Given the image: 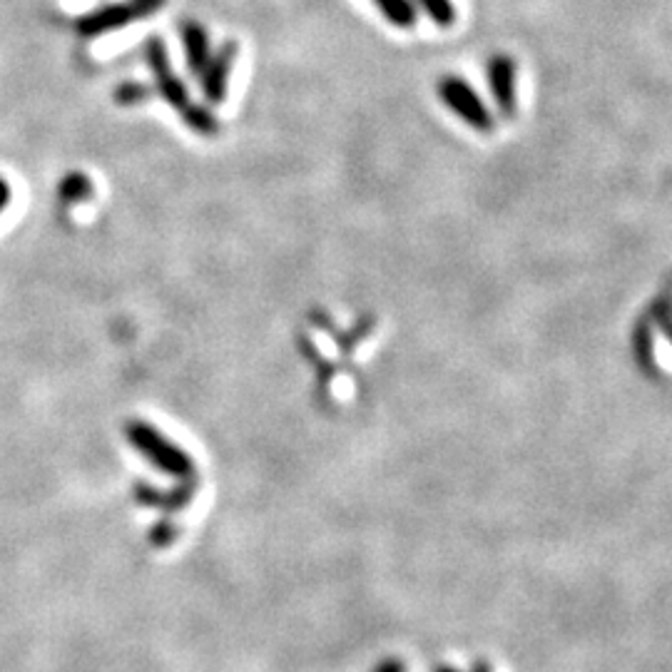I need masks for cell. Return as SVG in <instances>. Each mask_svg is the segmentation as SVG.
<instances>
[{
	"mask_svg": "<svg viewBox=\"0 0 672 672\" xmlns=\"http://www.w3.org/2000/svg\"><path fill=\"white\" fill-rule=\"evenodd\" d=\"M180 38H182V50H185L187 68H190L195 75H200L212 55L210 35H207V30L202 28L197 20H182Z\"/></svg>",
	"mask_w": 672,
	"mask_h": 672,
	"instance_id": "obj_6",
	"label": "cell"
},
{
	"mask_svg": "<svg viewBox=\"0 0 672 672\" xmlns=\"http://www.w3.org/2000/svg\"><path fill=\"white\" fill-rule=\"evenodd\" d=\"M486 80L496 110L503 117H513L516 112V60L506 53L491 55L486 63Z\"/></svg>",
	"mask_w": 672,
	"mask_h": 672,
	"instance_id": "obj_4",
	"label": "cell"
},
{
	"mask_svg": "<svg viewBox=\"0 0 672 672\" xmlns=\"http://www.w3.org/2000/svg\"><path fill=\"white\" fill-rule=\"evenodd\" d=\"M145 60L152 78H155V90L172 110L180 112L182 122L190 130H195L197 135H215L220 130V122H217V117L212 115L210 108H202V105L192 103V95L187 93L185 83L172 70L170 58H167V48L160 40V35H152L145 43Z\"/></svg>",
	"mask_w": 672,
	"mask_h": 672,
	"instance_id": "obj_1",
	"label": "cell"
},
{
	"mask_svg": "<svg viewBox=\"0 0 672 672\" xmlns=\"http://www.w3.org/2000/svg\"><path fill=\"white\" fill-rule=\"evenodd\" d=\"M439 90L441 103L446 105L448 110H453V115L468 125L471 130L476 132H491L496 127V120H493L491 110L486 108V103L481 100V95L473 90V85H468L466 80L458 78V75H444L436 85Z\"/></svg>",
	"mask_w": 672,
	"mask_h": 672,
	"instance_id": "obj_2",
	"label": "cell"
},
{
	"mask_svg": "<svg viewBox=\"0 0 672 672\" xmlns=\"http://www.w3.org/2000/svg\"><path fill=\"white\" fill-rule=\"evenodd\" d=\"M237 43L234 40H227L217 53L210 55L207 60L205 70L200 73V85H202V95L210 105H220L227 95L229 88V78H232L234 63H237Z\"/></svg>",
	"mask_w": 672,
	"mask_h": 672,
	"instance_id": "obj_5",
	"label": "cell"
},
{
	"mask_svg": "<svg viewBox=\"0 0 672 672\" xmlns=\"http://www.w3.org/2000/svg\"><path fill=\"white\" fill-rule=\"evenodd\" d=\"M165 3L167 0H125V3L105 5V8L83 15L75 23V28H78V33L83 38H98L103 33H112V30H120L125 25L137 23V20L150 18L157 10L165 8Z\"/></svg>",
	"mask_w": 672,
	"mask_h": 672,
	"instance_id": "obj_3",
	"label": "cell"
},
{
	"mask_svg": "<svg viewBox=\"0 0 672 672\" xmlns=\"http://www.w3.org/2000/svg\"><path fill=\"white\" fill-rule=\"evenodd\" d=\"M416 3L439 28H451L456 23V5H453V0H416Z\"/></svg>",
	"mask_w": 672,
	"mask_h": 672,
	"instance_id": "obj_9",
	"label": "cell"
},
{
	"mask_svg": "<svg viewBox=\"0 0 672 672\" xmlns=\"http://www.w3.org/2000/svg\"><path fill=\"white\" fill-rule=\"evenodd\" d=\"M371 3H374L376 10L384 15L386 23L394 25V28L401 30L414 28L416 18H419L414 0H371Z\"/></svg>",
	"mask_w": 672,
	"mask_h": 672,
	"instance_id": "obj_7",
	"label": "cell"
},
{
	"mask_svg": "<svg viewBox=\"0 0 672 672\" xmlns=\"http://www.w3.org/2000/svg\"><path fill=\"white\" fill-rule=\"evenodd\" d=\"M8 202H10V187H8V182L0 177V212L5 210V205H8Z\"/></svg>",
	"mask_w": 672,
	"mask_h": 672,
	"instance_id": "obj_11",
	"label": "cell"
},
{
	"mask_svg": "<svg viewBox=\"0 0 672 672\" xmlns=\"http://www.w3.org/2000/svg\"><path fill=\"white\" fill-rule=\"evenodd\" d=\"M150 93H152V90L147 88V85L122 83L120 88L115 90V100H117V105H122V108H130V105L145 103V100L150 98Z\"/></svg>",
	"mask_w": 672,
	"mask_h": 672,
	"instance_id": "obj_10",
	"label": "cell"
},
{
	"mask_svg": "<svg viewBox=\"0 0 672 672\" xmlns=\"http://www.w3.org/2000/svg\"><path fill=\"white\" fill-rule=\"evenodd\" d=\"M90 195H93V182L85 175H80V172L65 175L63 182H60V197H63V202H83Z\"/></svg>",
	"mask_w": 672,
	"mask_h": 672,
	"instance_id": "obj_8",
	"label": "cell"
}]
</instances>
